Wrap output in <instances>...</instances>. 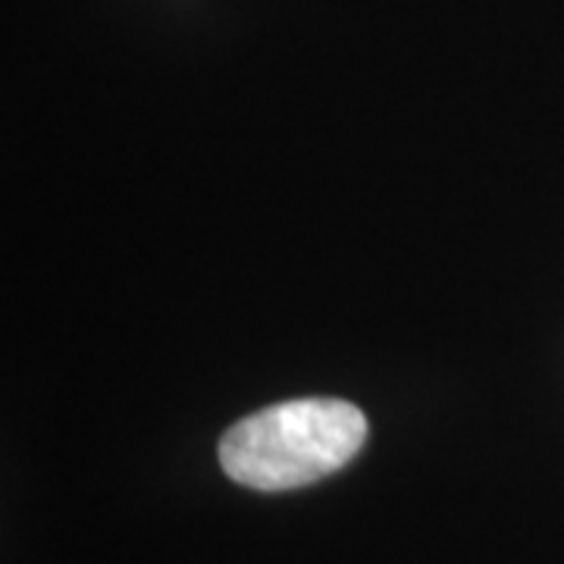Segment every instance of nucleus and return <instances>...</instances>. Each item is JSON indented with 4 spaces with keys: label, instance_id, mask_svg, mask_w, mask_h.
<instances>
[{
    "label": "nucleus",
    "instance_id": "obj_1",
    "mask_svg": "<svg viewBox=\"0 0 564 564\" xmlns=\"http://www.w3.org/2000/svg\"><path fill=\"white\" fill-rule=\"evenodd\" d=\"M367 443V417L343 399H295L261 408L226 430L220 464L229 480L285 492L343 470Z\"/></svg>",
    "mask_w": 564,
    "mask_h": 564
}]
</instances>
